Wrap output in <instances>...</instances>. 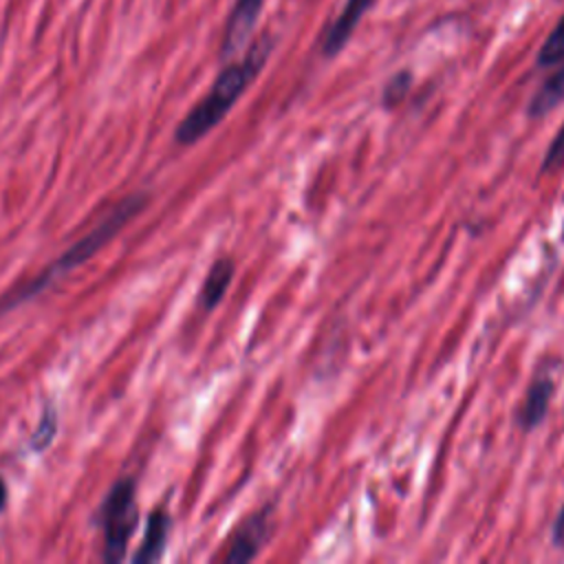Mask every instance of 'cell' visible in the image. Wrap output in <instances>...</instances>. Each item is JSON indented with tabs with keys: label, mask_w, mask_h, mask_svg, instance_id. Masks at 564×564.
I'll return each instance as SVG.
<instances>
[{
	"label": "cell",
	"mask_w": 564,
	"mask_h": 564,
	"mask_svg": "<svg viewBox=\"0 0 564 564\" xmlns=\"http://www.w3.org/2000/svg\"><path fill=\"white\" fill-rule=\"evenodd\" d=\"M148 205V196L143 192H134L126 198H121L112 209H108V214L90 229L86 231L79 240H75L55 262H51V267H46L37 278H33L31 282L11 289L9 293H4L0 297V315L15 308L22 302H29L33 295L42 293L44 289H48L57 278L66 275L68 271L77 269L79 264H84L86 260H90L101 247H106L117 234L119 229H123V225H128L143 207Z\"/></svg>",
	"instance_id": "obj_2"
},
{
	"label": "cell",
	"mask_w": 564,
	"mask_h": 564,
	"mask_svg": "<svg viewBox=\"0 0 564 564\" xmlns=\"http://www.w3.org/2000/svg\"><path fill=\"white\" fill-rule=\"evenodd\" d=\"M170 527H172L170 513H165L163 509H154V511L148 516L143 542H141L139 551L134 553L132 562H134V564L159 562V560L163 557V551H165V542H167V535H170Z\"/></svg>",
	"instance_id": "obj_7"
},
{
	"label": "cell",
	"mask_w": 564,
	"mask_h": 564,
	"mask_svg": "<svg viewBox=\"0 0 564 564\" xmlns=\"http://www.w3.org/2000/svg\"><path fill=\"white\" fill-rule=\"evenodd\" d=\"M562 59H564V15L557 20L553 31L549 33V37L540 46L538 66H542V68L557 66Z\"/></svg>",
	"instance_id": "obj_11"
},
{
	"label": "cell",
	"mask_w": 564,
	"mask_h": 564,
	"mask_svg": "<svg viewBox=\"0 0 564 564\" xmlns=\"http://www.w3.org/2000/svg\"><path fill=\"white\" fill-rule=\"evenodd\" d=\"M139 524L137 511V482L132 478H119L104 505H101V529H104V562H121L130 538Z\"/></svg>",
	"instance_id": "obj_3"
},
{
	"label": "cell",
	"mask_w": 564,
	"mask_h": 564,
	"mask_svg": "<svg viewBox=\"0 0 564 564\" xmlns=\"http://www.w3.org/2000/svg\"><path fill=\"white\" fill-rule=\"evenodd\" d=\"M271 48H273L271 37L262 35L249 46L247 55L240 62L225 66L216 77V82L212 84L209 93L178 123L174 139L181 145H192L200 137H205L212 128H216L225 119V115L231 110V106L238 101V97L247 90V86L256 79V75L262 70Z\"/></svg>",
	"instance_id": "obj_1"
},
{
	"label": "cell",
	"mask_w": 564,
	"mask_h": 564,
	"mask_svg": "<svg viewBox=\"0 0 564 564\" xmlns=\"http://www.w3.org/2000/svg\"><path fill=\"white\" fill-rule=\"evenodd\" d=\"M564 165V126L560 128V132L553 137L546 154H544V161H542V172H551V170H557Z\"/></svg>",
	"instance_id": "obj_14"
},
{
	"label": "cell",
	"mask_w": 564,
	"mask_h": 564,
	"mask_svg": "<svg viewBox=\"0 0 564 564\" xmlns=\"http://www.w3.org/2000/svg\"><path fill=\"white\" fill-rule=\"evenodd\" d=\"M370 4H372V0H346L341 13L335 18V22L330 24V29L324 35L322 51L326 57H335L346 46V42L355 33L359 20L366 15Z\"/></svg>",
	"instance_id": "obj_6"
},
{
	"label": "cell",
	"mask_w": 564,
	"mask_h": 564,
	"mask_svg": "<svg viewBox=\"0 0 564 564\" xmlns=\"http://www.w3.org/2000/svg\"><path fill=\"white\" fill-rule=\"evenodd\" d=\"M55 432H57V412H55L53 405H48V408L42 412V419H40L35 432L31 434V449L44 452V449L53 443Z\"/></svg>",
	"instance_id": "obj_12"
},
{
	"label": "cell",
	"mask_w": 564,
	"mask_h": 564,
	"mask_svg": "<svg viewBox=\"0 0 564 564\" xmlns=\"http://www.w3.org/2000/svg\"><path fill=\"white\" fill-rule=\"evenodd\" d=\"M234 262L231 258H220L212 264V269L207 271L205 275V282H203V289H200V306L205 311H212L220 304V300L225 297L229 284H231V278H234Z\"/></svg>",
	"instance_id": "obj_9"
},
{
	"label": "cell",
	"mask_w": 564,
	"mask_h": 564,
	"mask_svg": "<svg viewBox=\"0 0 564 564\" xmlns=\"http://www.w3.org/2000/svg\"><path fill=\"white\" fill-rule=\"evenodd\" d=\"M4 505H7V485H4V480L0 478V511L4 509Z\"/></svg>",
	"instance_id": "obj_16"
},
{
	"label": "cell",
	"mask_w": 564,
	"mask_h": 564,
	"mask_svg": "<svg viewBox=\"0 0 564 564\" xmlns=\"http://www.w3.org/2000/svg\"><path fill=\"white\" fill-rule=\"evenodd\" d=\"M271 533V511L269 509H260L253 516H249L236 531L229 551L225 555V562L229 564H242L249 562L258 555L260 546L264 544V540Z\"/></svg>",
	"instance_id": "obj_4"
},
{
	"label": "cell",
	"mask_w": 564,
	"mask_h": 564,
	"mask_svg": "<svg viewBox=\"0 0 564 564\" xmlns=\"http://www.w3.org/2000/svg\"><path fill=\"white\" fill-rule=\"evenodd\" d=\"M410 82H412V77H410L408 70L397 73V75L386 84V88H383V104H386L388 108L394 106V104H399V101L405 97V93H408V88H410Z\"/></svg>",
	"instance_id": "obj_13"
},
{
	"label": "cell",
	"mask_w": 564,
	"mask_h": 564,
	"mask_svg": "<svg viewBox=\"0 0 564 564\" xmlns=\"http://www.w3.org/2000/svg\"><path fill=\"white\" fill-rule=\"evenodd\" d=\"M264 0H236L229 18H227V26H225V35H223V46L220 53L223 57H231L234 53H238L245 42L249 40L256 20L260 15Z\"/></svg>",
	"instance_id": "obj_5"
},
{
	"label": "cell",
	"mask_w": 564,
	"mask_h": 564,
	"mask_svg": "<svg viewBox=\"0 0 564 564\" xmlns=\"http://www.w3.org/2000/svg\"><path fill=\"white\" fill-rule=\"evenodd\" d=\"M553 544L564 549V505H562V509H560V513L553 522Z\"/></svg>",
	"instance_id": "obj_15"
},
{
	"label": "cell",
	"mask_w": 564,
	"mask_h": 564,
	"mask_svg": "<svg viewBox=\"0 0 564 564\" xmlns=\"http://www.w3.org/2000/svg\"><path fill=\"white\" fill-rule=\"evenodd\" d=\"M557 66L560 68L531 97V104H529L531 117H544L564 99V59Z\"/></svg>",
	"instance_id": "obj_10"
},
{
	"label": "cell",
	"mask_w": 564,
	"mask_h": 564,
	"mask_svg": "<svg viewBox=\"0 0 564 564\" xmlns=\"http://www.w3.org/2000/svg\"><path fill=\"white\" fill-rule=\"evenodd\" d=\"M551 397H553V381L544 375L535 377L527 390L522 405L518 408V425L522 430H531V427L540 425V421L544 419V414L549 410Z\"/></svg>",
	"instance_id": "obj_8"
}]
</instances>
